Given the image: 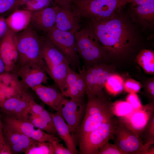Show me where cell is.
I'll use <instances>...</instances> for the list:
<instances>
[{"label": "cell", "instance_id": "obj_10", "mask_svg": "<svg viewBox=\"0 0 154 154\" xmlns=\"http://www.w3.org/2000/svg\"><path fill=\"white\" fill-rule=\"evenodd\" d=\"M154 115V102L142 105L138 110L117 119L131 130L138 138L142 131Z\"/></svg>", "mask_w": 154, "mask_h": 154}, {"label": "cell", "instance_id": "obj_22", "mask_svg": "<svg viewBox=\"0 0 154 154\" xmlns=\"http://www.w3.org/2000/svg\"><path fill=\"white\" fill-rule=\"evenodd\" d=\"M32 12L26 9H17L5 19L8 27L14 32L19 33L30 25Z\"/></svg>", "mask_w": 154, "mask_h": 154}, {"label": "cell", "instance_id": "obj_17", "mask_svg": "<svg viewBox=\"0 0 154 154\" xmlns=\"http://www.w3.org/2000/svg\"><path fill=\"white\" fill-rule=\"evenodd\" d=\"M45 104L61 114L62 109L68 100L61 92L52 86L40 84L32 88Z\"/></svg>", "mask_w": 154, "mask_h": 154}, {"label": "cell", "instance_id": "obj_44", "mask_svg": "<svg viewBox=\"0 0 154 154\" xmlns=\"http://www.w3.org/2000/svg\"><path fill=\"white\" fill-rule=\"evenodd\" d=\"M6 72L5 64L0 56V74Z\"/></svg>", "mask_w": 154, "mask_h": 154}, {"label": "cell", "instance_id": "obj_16", "mask_svg": "<svg viewBox=\"0 0 154 154\" xmlns=\"http://www.w3.org/2000/svg\"><path fill=\"white\" fill-rule=\"evenodd\" d=\"M59 8L54 5L32 12L30 25L34 29L46 33L55 26Z\"/></svg>", "mask_w": 154, "mask_h": 154}, {"label": "cell", "instance_id": "obj_14", "mask_svg": "<svg viewBox=\"0 0 154 154\" xmlns=\"http://www.w3.org/2000/svg\"><path fill=\"white\" fill-rule=\"evenodd\" d=\"M17 33L8 27L0 41V56L5 66L6 72H12L15 68L18 58Z\"/></svg>", "mask_w": 154, "mask_h": 154}, {"label": "cell", "instance_id": "obj_41", "mask_svg": "<svg viewBox=\"0 0 154 154\" xmlns=\"http://www.w3.org/2000/svg\"><path fill=\"white\" fill-rule=\"evenodd\" d=\"M8 28L5 19L0 17V41L5 34Z\"/></svg>", "mask_w": 154, "mask_h": 154}, {"label": "cell", "instance_id": "obj_13", "mask_svg": "<svg viewBox=\"0 0 154 154\" xmlns=\"http://www.w3.org/2000/svg\"><path fill=\"white\" fill-rule=\"evenodd\" d=\"M117 121L114 139L115 144L127 154H140L143 146L140 139L123 124Z\"/></svg>", "mask_w": 154, "mask_h": 154}, {"label": "cell", "instance_id": "obj_21", "mask_svg": "<svg viewBox=\"0 0 154 154\" xmlns=\"http://www.w3.org/2000/svg\"><path fill=\"white\" fill-rule=\"evenodd\" d=\"M50 114L58 136L64 141L66 147L71 154H78V152L76 148L77 140L72 134L61 114L57 112Z\"/></svg>", "mask_w": 154, "mask_h": 154}, {"label": "cell", "instance_id": "obj_26", "mask_svg": "<svg viewBox=\"0 0 154 154\" xmlns=\"http://www.w3.org/2000/svg\"><path fill=\"white\" fill-rule=\"evenodd\" d=\"M124 81L119 75L112 73L107 79L104 87L107 93L113 96L121 93L124 90Z\"/></svg>", "mask_w": 154, "mask_h": 154}, {"label": "cell", "instance_id": "obj_2", "mask_svg": "<svg viewBox=\"0 0 154 154\" xmlns=\"http://www.w3.org/2000/svg\"><path fill=\"white\" fill-rule=\"evenodd\" d=\"M87 97L85 114L76 134L78 143L89 133L114 116L110 109L112 102L105 94Z\"/></svg>", "mask_w": 154, "mask_h": 154}, {"label": "cell", "instance_id": "obj_4", "mask_svg": "<svg viewBox=\"0 0 154 154\" xmlns=\"http://www.w3.org/2000/svg\"><path fill=\"white\" fill-rule=\"evenodd\" d=\"M16 38L18 56L16 67L33 64L45 70L42 54L44 38H41L30 25L17 33Z\"/></svg>", "mask_w": 154, "mask_h": 154}, {"label": "cell", "instance_id": "obj_31", "mask_svg": "<svg viewBox=\"0 0 154 154\" xmlns=\"http://www.w3.org/2000/svg\"><path fill=\"white\" fill-rule=\"evenodd\" d=\"M139 137L143 144L154 143V115L142 131Z\"/></svg>", "mask_w": 154, "mask_h": 154}, {"label": "cell", "instance_id": "obj_12", "mask_svg": "<svg viewBox=\"0 0 154 154\" xmlns=\"http://www.w3.org/2000/svg\"><path fill=\"white\" fill-rule=\"evenodd\" d=\"M86 105L83 99H71L68 100L62 109V117L66 121L72 134L76 140L77 133L84 117Z\"/></svg>", "mask_w": 154, "mask_h": 154}, {"label": "cell", "instance_id": "obj_6", "mask_svg": "<svg viewBox=\"0 0 154 154\" xmlns=\"http://www.w3.org/2000/svg\"><path fill=\"white\" fill-rule=\"evenodd\" d=\"M117 123V118L113 116L89 133L78 143V153L80 154H96L106 142L110 139H114Z\"/></svg>", "mask_w": 154, "mask_h": 154}, {"label": "cell", "instance_id": "obj_1", "mask_svg": "<svg viewBox=\"0 0 154 154\" xmlns=\"http://www.w3.org/2000/svg\"><path fill=\"white\" fill-rule=\"evenodd\" d=\"M127 19L117 14L105 19H92L83 24L91 29L106 54L117 56L127 52L136 41L135 29Z\"/></svg>", "mask_w": 154, "mask_h": 154}, {"label": "cell", "instance_id": "obj_15", "mask_svg": "<svg viewBox=\"0 0 154 154\" xmlns=\"http://www.w3.org/2000/svg\"><path fill=\"white\" fill-rule=\"evenodd\" d=\"M12 72L18 76L27 89L47 83L49 79L45 70L35 64H29L16 67Z\"/></svg>", "mask_w": 154, "mask_h": 154}, {"label": "cell", "instance_id": "obj_11", "mask_svg": "<svg viewBox=\"0 0 154 154\" xmlns=\"http://www.w3.org/2000/svg\"><path fill=\"white\" fill-rule=\"evenodd\" d=\"M34 101L33 97L26 90L7 99L1 104L0 108L5 115L28 119L31 105Z\"/></svg>", "mask_w": 154, "mask_h": 154}, {"label": "cell", "instance_id": "obj_33", "mask_svg": "<svg viewBox=\"0 0 154 154\" xmlns=\"http://www.w3.org/2000/svg\"><path fill=\"white\" fill-rule=\"evenodd\" d=\"M53 0H29L25 5L24 9L33 12L51 6Z\"/></svg>", "mask_w": 154, "mask_h": 154}, {"label": "cell", "instance_id": "obj_8", "mask_svg": "<svg viewBox=\"0 0 154 154\" xmlns=\"http://www.w3.org/2000/svg\"><path fill=\"white\" fill-rule=\"evenodd\" d=\"M86 84V94L88 96H100L104 95V87L110 75L113 73L112 68L102 64L85 69L79 68Z\"/></svg>", "mask_w": 154, "mask_h": 154}, {"label": "cell", "instance_id": "obj_19", "mask_svg": "<svg viewBox=\"0 0 154 154\" xmlns=\"http://www.w3.org/2000/svg\"><path fill=\"white\" fill-rule=\"evenodd\" d=\"M76 73L70 67L67 76L66 89L63 94L64 96L71 99H83L86 94V84L84 77L79 68Z\"/></svg>", "mask_w": 154, "mask_h": 154}, {"label": "cell", "instance_id": "obj_37", "mask_svg": "<svg viewBox=\"0 0 154 154\" xmlns=\"http://www.w3.org/2000/svg\"><path fill=\"white\" fill-rule=\"evenodd\" d=\"M126 101L132 106L133 111L138 110L142 106L136 93H129L126 98Z\"/></svg>", "mask_w": 154, "mask_h": 154}, {"label": "cell", "instance_id": "obj_40", "mask_svg": "<svg viewBox=\"0 0 154 154\" xmlns=\"http://www.w3.org/2000/svg\"><path fill=\"white\" fill-rule=\"evenodd\" d=\"M76 0H53L54 5L61 8L71 9V7Z\"/></svg>", "mask_w": 154, "mask_h": 154}, {"label": "cell", "instance_id": "obj_3", "mask_svg": "<svg viewBox=\"0 0 154 154\" xmlns=\"http://www.w3.org/2000/svg\"><path fill=\"white\" fill-rule=\"evenodd\" d=\"M129 3V0H76L71 9L82 23L92 19L112 17Z\"/></svg>", "mask_w": 154, "mask_h": 154}, {"label": "cell", "instance_id": "obj_32", "mask_svg": "<svg viewBox=\"0 0 154 154\" xmlns=\"http://www.w3.org/2000/svg\"><path fill=\"white\" fill-rule=\"evenodd\" d=\"M30 112L38 115L46 120L52 126L55 127L50 113L48 112L42 106L36 103L35 100L31 105Z\"/></svg>", "mask_w": 154, "mask_h": 154}, {"label": "cell", "instance_id": "obj_30", "mask_svg": "<svg viewBox=\"0 0 154 154\" xmlns=\"http://www.w3.org/2000/svg\"><path fill=\"white\" fill-rule=\"evenodd\" d=\"M24 153L25 154H54V149L50 143L36 141Z\"/></svg>", "mask_w": 154, "mask_h": 154}, {"label": "cell", "instance_id": "obj_45", "mask_svg": "<svg viewBox=\"0 0 154 154\" xmlns=\"http://www.w3.org/2000/svg\"><path fill=\"white\" fill-rule=\"evenodd\" d=\"M3 124L0 116V138L3 137Z\"/></svg>", "mask_w": 154, "mask_h": 154}, {"label": "cell", "instance_id": "obj_18", "mask_svg": "<svg viewBox=\"0 0 154 154\" xmlns=\"http://www.w3.org/2000/svg\"><path fill=\"white\" fill-rule=\"evenodd\" d=\"M3 132L4 140L12 154L24 152L36 142L23 134L3 125Z\"/></svg>", "mask_w": 154, "mask_h": 154}, {"label": "cell", "instance_id": "obj_35", "mask_svg": "<svg viewBox=\"0 0 154 154\" xmlns=\"http://www.w3.org/2000/svg\"><path fill=\"white\" fill-rule=\"evenodd\" d=\"M143 87L139 82L132 79H129L124 82V90L128 93L138 92Z\"/></svg>", "mask_w": 154, "mask_h": 154}, {"label": "cell", "instance_id": "obj_24", "mask_svg": "<svg viewBox=\"0 0 154 154\" xmlns=\"http://www.w3.org/2000/svg\"><path fill=\"white\" fill-rule=\"evenodd\" d=\"M42 54L45 64L58 65L64 62L70 63L65 56L46 38L43 39Z\"/></svg>", "mask_w": 154, "mask_h": 154}, {"label": "cell", "instance_id": "obj_42", "mask_svg": "<svg viewBox=\"0 0 154 154\" xmlns=\"http://www.w3.org/2000/svg\"><path fill=\"white\" fill-rule=\"evenodd\" d=\"M132 7L137 5H145L154 3V0H129Z\"/></svg>", "mask_w": 154, "mask_h": 154}, {"label": "cell", "instance_id": "obj_5", "mask_svg": "<svg viewBox=\"0 0 154 154\" xmlns=\"http://www.w3.org/2000/svg\"><path fill=\"white\" fill-rule=\"evenodd\" d=\"M75 37L77 52L85 69L103 64L101 62L106 54L90 28L82 25Z\"/></svg>", "mask_w": 154, "mask_h": 154}, {"label": "cell", "instance_id": "obj_23", "mask_svg": "<svg viewBox=\"0 0 154 154\" xmlns=\"http://www.w3.org/2000/svg\"><path fill=\"white\" fill-rule=\"evenodd\" d=\"M46 72L54 81L63 94L66 89V81L69 62H64L58 65L45 64Z\"/></svg>", "mask_w": 154, "mask_h": 154}, {"label": "cell", "instance_id": "obj_28", "mask_svg": "<svg viewBox=\"0 0 154 154\" xmlns=\"http://www.w3.org/2000/svg\"><path fill=\"white\" fill-rule=\"evenodd\" d=\"M28 119L38 128L49 134L58 137L55 128L38 115L30 112Z\"/></svg>", "mask_w": 154, "mask_h": 154}, {"label": "cell", "instance_id": "obj_36", "mask_svg": "<svg viewBox=\"0 0 154 154\" xmlns=\"http://www.w3.org/2000/svg\"><path fill=\"white\" fill-rule=\"evenodd\" d=\"M144 87V94L150 102H154V79L152 78L145 83Z\"/></svg>", "mask_w": 154, "mask_h": 154}, {"label": "cell", "instance_id": "obj_43", "mask_svg": "<svg viewBox=\"0 0 154 154\" xmlns=\"http://www.w3.org/2000/svg\"><path fill=\"white\" fill-rule=\"evenodd\" d=\"M29 0H15V1L10 10L14 11L20 7L25 5Z\"/></svg>", "mask_w": 154, "mask_h": 154}, {"label": "cell", "instance_id": "obj_20", "mask_svg": "<svg viewBox=\"0 0 154 154\" xmlns=\"http://www.w3.org/2000/svg\"><path fill=\"white\" fill-rule=\"evenodd\" d=\"M55 26L60 30L75 34L81 29L82 24L71 9L60 7Z\"/></svg>", "mask_w": 154, "mask_h": 154}, {"label": "cell", "instance_id": "obj_9", "mask_svg": "<svg viewBox=\"0 0 154 154\" xmlns=\"http://www.w3.org/2000/svg\"><path fill=\"white\" fill-rule=\"evenodd\" d=\"M3 125L17 131L38 142L51 143L61 141L58 137L49 134L38 128L28 119H23L12 115H5Z\"/></svg>", "mask_w": 154, "mask_h": 154}, {"label": "cell", "instance_id": "obj_38", "mask_svg": "<svg viewBox=\"0 0 154 154\" xmlns=\"http://www.w3.org/2000/svg\"><path fill=\"white\" fill-rule=\"evenodd\" d=\"M58 141H54L51 143L54 149V154H71L70 151L59 143Z\"/></svg>", "mask_w": 154, "mask_h": 154}, {"label": "cell", "instance_id": "obj_34", "mask_svg": "<svg viewBox=\"0 0 154 154\" xmlns=\"http://www.w3.org/2000/svg\"><path fill=\"white\" fill-rule=\"evenodd\" d=\"M96 154H127L115 144L106 142L97 152Z\"/></svg>", "mask_w": 154, "mask_h": 154}, {"label": "cell", "instance_id": "obj_27", "mask_svg": "<svg viewBox=\"0 0 154 154\" xmlns=\"http://www.w3.org/2000/svg\"><path fill=\"white\" fill-rule=\"evenodd\" d=\"M133 7L137 17L141 22L153 23L154 19V3Z\"/></svg>", "mask_w": 154, "mask_h": 154}, {"label": "cell", "instance_id": "obj_29", "mask_svg": "<svg viewBox=\"0 0 154 154\" xmlns=\"http://www.w3.org/2000/svg\"><path fill=\"white\" fill-rule=\"evenodd\" d=\"M110 109L114 116L119 117L127 115L133 111L132 106L126 101H117L112 103Z\"/></svg>", "mask_w": 154, "mask_h": 154}, {"label": "cell", "instance_id": "obj_7", "mask_svg": "<svg viewBox=\"0 0 154 154\" xmlns=\"http://www.w3.org/2000/svg\"><path fill=\"white\" fill-rule=\"evenodd\" d=\"M46 33V38L65 56L73 69L79 68L75 34L60 30L55 26Z\"/></svg>", "mask_w": 154, "mask_h": 154}, {"label": "cell", "instance_id": "obj_39", "mask_svg": "<svg viewBox=\"0 0 154 154\" xmlns=\"http://www.w3.org/2000/svg\"><path fill=\"white\" fill-rule=\"evenodd\" d=\"M15 0H0V14L10 10Z\"/></svg>", "mask_w": 154, "mask_h": 154}, {"label": "cell", "instance_id": "obj_25", "mask_svg": "<svg viewBox=\"0 0 154 154\" xmlns=\"http://www.w3.org/2000/svg\"><path fill=\"white\" fill-rule=\"evenodd\" d=\"M136 61L147 73L154 74V52L149 50H141L136 58Z\"/></svg>", "mask_w": 154, "mask_h": 154}]
</instances>
